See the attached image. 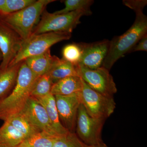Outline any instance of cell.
Returning a JSON list of instances; mask_svg holds the SVG:
<instances>
[{
    "mask_svg": "<svg viewBox=\"0 0 147 147\" xmlns=\"http://www.w3.org/2000/svg\"><path fill=\"white\" fill-rule=\"evenodd\" d=\"M147 51V34L141 38L133 47L131 52Z\"/></svg>",
    "mask_w": 147,
    "mask_h": 147,
    "instance_id": "cell-27",
    "label": "cell"
},
{
    "mask_svg": "<svg viewBox=\"0 0 147 147\" xmlns=\"http://www.w3.org/2000/svg\"><path fill=\"white\" fill-rule=\"evenodd\" d=\"M23 61L8 66L3 70H0V100L7 96L15 87Z\"/></svg>",
    "mask_w": 147,
    "mask_h": 147,
    "instance_id": "cell-16",
    "label": "cell"
},
{
    "mask_svg": "<svg viewBox=\"0 0 147 147\" xmlns=\"http://www.w3.org/2000/svg\"><path fill=\"white\" fill-rule=\"evenodd\" d=\"M22 42L16 32L0 20V51L2 56L0 70L5 69L12 62L21 49Z\"/></svg>",
    "mask_w": 147,
    "mask_h": 147,
    "instance_id": "cell-10",
    "label": "cell"
},
{
    "mask_svg": "<svg viewBox=\"0 0 147 147\" xmlns=\"http://www.w3.org/2000/svg\"><path fill=\"white\" fill-rule=\"evenodd\" d=\"M26 138L7 121L0 127V147H18Z\"/></svg>",
    "mask_w": 147,
    "mask_h": 147,
    "instance_id": "cell-18",
    "label": "cell"
},
{
    "mask_svg": "<svg viewBox=\"0 0 147 147\" xmlns=\"http://www.w3.org/2000/svg\"><path fill=\"white\" fill-rule=\"evenodd\" d=\"M76 66L79 76L89 87L103 95L113 97L117 89L109 70L102 66L92 69L80 65Z\"/></svg>",
    "mask_w": 147,
    "mask_h": 147,
    "instance_id": "cell-7",
    "label": "cell"
},
{
    "mask_svg": "<svg viewBox=\"0 0 147 147\" xmlns=\"http://www.w3.org/2000/svg\"><path fill=\"white\" fill-rule=\"evenodd\" d=\"M91 14L90 9L77 10L63 14L50 13L45 10L41 15L40 20L34 27L32 34L51 32L71 33L74 29L81 23V17Z\"/></svg>",
    "mask_w": 147,
    "mask_h": 147,
    "instance_id": "cell-4",
    "label": "cell"
},
{
    "mask_svg": "<svg viewBox=\"0 0 147 147\" xmlns=\"http://www.w3.org/2000/svg\"><path fill=\"white\" fill-rule=\"evenodd\" d=\"M53 147H89L82 142L75 132L69 131L66 134L56 137Z\"/></svg>",
    "mask_w": 147,
    "mask_h": 147,
    "instance_id": "cell-22",
    "label": "cell"
},
{
    "mask_svg": "<svg viewBox=\"0 0 147 147\" xmlns=\"http://www.w3.org/2000/svg\"><path fill=\"white\" fill-rule=\"evenodd\" d=\"M80 92L69 95L54 96L61 123L70 132H74L76 128L78 110L82 104Z\"/></svg>",
    "mask_w": 147,
    "mask_h": 147,
    "instance_id": "cell-9",
    "label": "cell"
},
{
    "mask_svg": "<svg viewBox=\"0 0 147 147\" xmlns=\"http://www.w3.org/2000/svg\"><path fill=\"white\" fill-rule=\"evenodd\" d=\"M147 33L146 16L143 12L136 13L135 21L129 29L110 41L108 54L102 66L110 70L119 59L131 51Z\"/></svg>",
    "mask_w": 147,
    "mask_h": 147,
    "instance_id": "cell-1",
    "label": "cell"
},
{
    "mask_svg": "<svg viewBox=\"0 0 147 147\" xmlns=\"http://www.w3.org/2000/svg\"><path fill=\"white\" fill-rule=\"evenodd\" d=\"M71 33L61 32H51L38 34H31L23 40L19 52L9 65H14L25 59L40 55L50 50L56 43L70 39Z\"/></svg>",
    "mask_w": 147,
    "mask_h": 147,
    "instance_id": "cell-5",
    "label": "cell"
},
{
    "mask_svg": "<svg viewBox=\"0 0 147 147\" xmlns=\"http://www.w3.org/2000/svg\"><path fill=\"white\" fill-rule=\"evenodd\" d=\"M63 59L74 65L79 64L82 58V50L80 43H72L66 45L62 50Z\"/></svg>",
    "mask_w": 147,
    "mask_h": 147,
    "instance_id": "cell-23",
    "label": "cell"
},
{
    "mask_svg": "<svg viewBox=\"0 0 147 147\" xmlns=\"http://www.w3.org/2000/svg\"><path fill=\"white\" fill-rule=\"evenodd\" d=\"M89 147H108L107 145L104 144L103 142L99 144L98 145H94V146H89Z\"/></svg>",
    "mask_w": 147,
    "mask_h": 147,
    "instance_id": "cell-29",
    "label": "cell"
},
{
    "mask_svg": "<svg viewBox=\"0 0 147 147\" xmlns=\"http://www.w3.org/2000/svg\"><path fill=\"white\" fill-rule=\"evenodd\" d=\"M4 121H7L13 125L19 132L24 135L26 139L35 134L42 131L33 124L21 113L11 116Z\"/></svg>",
    "mask_w": 147,
    "mask_h": 147,
    "instance_id": "cell-19",
    "label": "cell"
},
{
    "mask_svg": "<svg viewBox=\"0 0 147 147\" xmlns=\"http://www.w3.org/2000/svg\"><path fill=\"white\" fill-rule=\"evenodd\" d=\"M65 7L55 11L56 14H63L71 11L80 10H90V7L93 4L92 0H65L64 1Z\"/></svg>",
    "mask_w": 147,
    "mask_h": 147,
    "instance_id": "cell-24",
    "label": "cell"
},
{
    "mask_svg": "<svg viewBox=\"0 0 147 147\" xmlns=\"http://www.w3.org/2000/svg\"><path fill=\"white\" fill-rule=\"evenodd\" d=\"M41 131L55 136L56 134L45 109L34 97L30 96L20 113Z\"/></svg>",
    "mask_w": 147,
    "mask_h": 147,
    "instance_id": "cell-11",
    "label": "cell"
},
{
    "mask_svg": "<svg viewBox=\"0 0 147 147\" xmlns=\"http://www.w3.org/2000/svg\"><path fill=\"white\" fill-rule=\"evenodd\" d=\"M35 0H5V5L1 14L7 15L17 12L30 5Z\"/></svg>",
    "mask_w": 147,
    "mask_h": 147,
    "instance_id": "cell-25",
    "label": "cell"
},
{
    "mask_svg": "<svg viewBox=\"0 0 147 147\" xmlns=\"http://www.w3.org/2000/svg\"><path fill=\"white\" fill-rule=\"evenodd\" d=\"M109 42L108 40H104L93 43H80L82 54L78 65L92 69L102 66L108 54Z\"/></svg>",
    "mask_w": 147,
    "mask_h": 147,
    "instance_id": "cell-12",
    "label": "cell"
},
{
    "mask_svg": "<svg viewBox=\"0 0 147 147\" xmlns=\"http://www.w3.org/2000/svg\"><path fill=\"white\" fill-rule=\"evenodd\" d=\"M53 83L71 76H79L77 66L74 65L63 59L56 57L55 61L47 73Z\"/></svg>",
    "mask_w": 147,
    "mask_h": 147,
    "instance_id": "cell-17",
    "label": "cell"
},
{
    "mask_svg": "<svg viewBox=\"0 0 147 147\" xmlns=\"http://www.w3.org/2000/svg\"><path fill=\"white\" fill-rule=\"evenodd\" d=\"M55 1H36L30 5L17 12L0 15V20L13 29L23 41L31 35L47 5Z\"/></svg>",
    "mask_w": 147,
    "mask_h": 147,
    "instance_id": "cell-3",
    "label": "cell"
},
{
    "mask_svg": "<svg viewBox=\"0 0 147 147\" xmlns=\"http://www.w3.org/2000/svg\"><path fill=\"white\" fill-rule=\"evenodd\" d=\"M38 77L23 61L15 87L10 94L0 100V119L4 121L20 113L30 96L32 88Z\"/></svg>",
    "mask_w": 147,
    "mask_h": 147,
    "instance_id": "cell-2",
    "label": "cell"
},
{
    "mask_svg": "<svg viewBox=\"0 0 147 147\" xmlns=\"http://www.w3.org/2000/svg\"><path fill=\"white\" fill-rule=\"evenodd\" d=\"M80 95L82 104L92 117L105 120L115 111L116 104L113 97L105 96L95 91L84 81Z\"/></svg>",
    "mask_w": 147,
    "mask_h": 147,
    "instance_id": "cell-6",
    "label": "cell"
},
{
    "mask_svg": "<svg viewBox=\"0 0 147 147\" xmlns=\"http://www.w3.org/2000/svg\"><path fill=\"white\" fill-rule=\"evenodd\" d=\"M83 80L79 76H71L59 80L53 84L51 94L53 95L67 96L80 92Z\"/></svg>",
    "mask_w": 147,
    "mask_h": 147,
    "instance_id": "cell-15",
    "label": "cell"
},
{
    "mask_svg": "<svg viewBox=\"0 0 147 147\" xmlns=\"http://www.w3.org/2000/svg\"><path fill=\"white\" fill-rule=\"evenodd\" d=\"M1 59H2V56L1 53L0 51V61L1 60Z\"/></svg>",
    "mask_w": 147,
    "mask_h": 147,
    "instance_id": "cell-30",
    "label": "cell"
},
{
    "mask_svg": "<svg viewBox=\"0 0 147 147\" xmlns=\"http://www.w3.org/2000/svg\"><path fill=\"white\" fill-rule=\"evenodd\" d=\"M57 137L44 131H39L25 139L18 147H53Z\"/></svg>",
    "mask_w": 147,
    "mask_h": 147,
    "instance_id": "cell-20",
    "label": "cell"
},
{
    "mask_svg": "<svg viewBox=\"0 0 147 147\" xmlns=\"http://www.w3.org/2000/svg\"><path fill=\"white\" fill-rule=\"evenodd\" d=\"M5 0H0V15L1 14L5 5Z\"/></svg>",
    "mask_w": 147,
    "mask_h": 147,
    "instance_id": "cell-28",
    "label": "cell"
},
{
    "mask_svg": "<svg viewBox=\"0 0 147 147\" xmlns=\"http://www.w3.org/2000/svg\"><path fill=\"white\" fill-rule=\"evenodd\" d=\"M56 57L51 55L50 49L40 55L29 57L24 61L33 73L39 77L48 72Z\"/></svg>",
    "mask_w": 147,
    "mask_h": 147,
    "instance_id": "cell-14",
    "label": "cell"
},
{
    "mask_svg": "<svg viewBox=\"0 0 147 147\" xmlns=\"http://www.w3.org/2000/svg\"><path fill=\"white\" fill-rule=\"evenodd\" d=\"M105 120L92 117L82 104L79 106L76 119V135L88 146L102 143L101 131Z\"/></svg>",
    "mask_w": 147,
    "mask_h": 147,
    "instance_id": "cell-8",
    "label": "cell"
},
{
    "mask_svg": "<svg viewBox=\"0 0 147 147\" xmlns=\"http://www.w3.org/2000/svg\"><path fill=\"white\" fill-rule=\"evenodd\" d=\"M124 5L134 11L135 13L143 12V9L147 4L146 0H124Z\"/></svg>",
    "mask_w": 147,
    "mask_h": 147,
    "instance_id": "cell-26",
    "label": "cell"
},
{
    "mask_svg": "<svg viewBox=\"0 0 147 147\" xmlns=\"http://www.w3.org/2000/svg\"><path fill=\"white\" fill-rule=\"evenodd\" d=\"M36 99L45 108L51 125L56 134L61 136L68 133L69 131L63 125L60 120L55 96L50 94L44 97Z\"/></svg>",
    "mask_w": 147,
    "mask_h": 147,
    "instance_id": "cell-13",
    "label": "cell"
},
{
    "mask_svg": "<svg viewBox=\"0 0 147 147\" xmlns=\"http://www.w3.org/2000/svg\"><path fill=\"white\" fill-rule=\"evenodd\" d=\"M53 84V81L47 73L39 76L33 86L30 96L37 98L50 94Z\"/></svg>",
    "mask_w": 147,
    "mask_h": 147,
    "instance_id": "cell-21",
    "label": "cell"
}]
</instances>
